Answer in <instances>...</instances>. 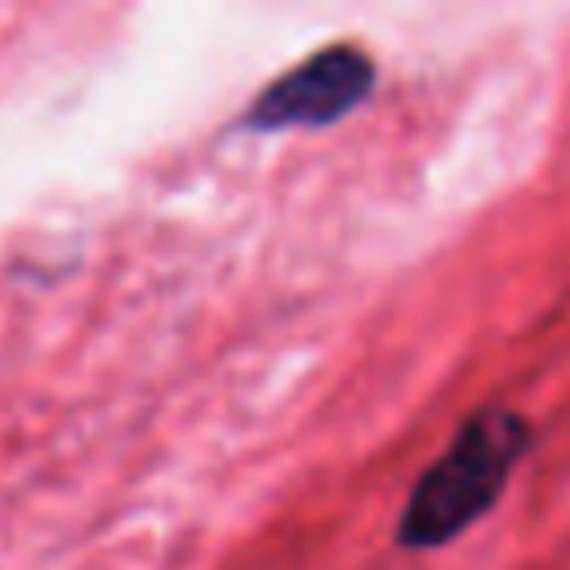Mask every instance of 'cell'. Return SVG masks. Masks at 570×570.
<instances>
[{
  "label": "cell",
  "mask_w": 570,
  "mask_h": 570,
  "mask_svg": "<svg viewBox=\"0 0 570 570\" xmlns=\"http://www.w3.org/2000/svg\"><path fill=\"white\" fill-rule=\"evenodd\" d=\"M534 428L525 414L508 405H481L472 410L450 445L428 463L396 517V543L410 552L454 543L463 530H472L508 490L521 454L530 450Z\"/></svg>",
  "instance_id": "cell-1"
},
{
  "label": "cell",
  "mask_w": 570,
  "mask_h": 570,
  "mask_svg": "<svg viewBox=\"0 0 570 570\" xmlns=\"http://www.w3.org/2000/svg\"><path fill=\"white\" fill-rule=\"evenodd\" d=\"M374 58L352 45L334 40L276 80H267L240 111L245 129L258 134H281V129H325L352 116L370 94H374Z\"/></svg>",
  "instance_id": "cell-2"
}]
</instances>
